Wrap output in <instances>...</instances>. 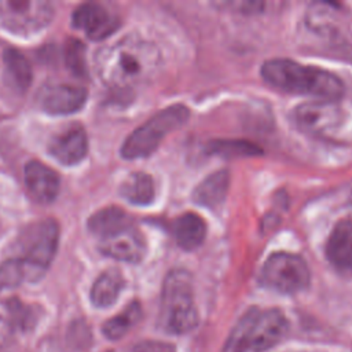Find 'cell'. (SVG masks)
Masks as SVG:
<instances>
[{
  "instance_id": "2",
  "label": "cell",
  "mask_w": 352,
  "mask_h": 352,
  "mask_svg": "<svg viewBox=\"0 0 352 352\" xmlns=\"http://www.w3.org/2000/svg\"><path fill=\"white\" fill-rule=\"evenodd\" d=\"M261 76L271 87L283 92L308 95L318 100L336 102L344 95V82L333 73L290 59H270L261 66Z\"/></svg>"
},
{
  "instance_id": "23",
  "label": "cell",
  "mask_w": 352,
  "mask_h": 352,
  "mask_svg": "<svg viewBox=\"0 0 352 352\" xmlns=\"http://www.w3.org/2000/svg\"><path fill=\"white\" fill-rule=\"evenodd\" d=\"M142 318V308L138 301H132L125 309L113 316L111 319L106 320L102 331L106 338L109 340H120L124 337Z\"/></svg>"
},
{
  "instance_id": "18",
  "label": "cell",
  "mask_w": 352,
  "mask_h": 352,
  "mask_svg": "<svg viewBox=\"0 0 352 352\" xmlns=\"http://www.w3.org/2000/svg\"><path fill=\"white\" fill-rule=\"evenodd\" d=\"M230 176L226 170H219L208 176L202 183H199L192 194V199L202 206L216 208L219 206L228 190Z\"/></svg>"
},
{
  "instance_id": "24",
  "label": "cell",
  "mask_w": 352,
  "mask_h": 352,
  "mask_svg": "<svg viewBox=\"0 0 352 352\" xmlns=\"http://www.w3.org/2000/svg\"><path fill=\"white\" fill-rule=\"evenodd\" d=\"M210 153L223 157H248V155H257L260 148L249 142H239V140H221L213 142L210 144Z\"/></svg>"
},
{
  "instance_id": "8",
  "label": "cell",
  "mask_w": 352,
  "mask_h": 352,
  "mask_svg": "<svg viewBox=\"0 0 352 352\" xmlns=\"http://www.w3.org/2000/svg\"><path fill=\"white\" fill-rule=\"evenodd\" d=\"M59 230L54 220H41L28 227L21 239L22 258L45 272L58 248Z\"/></svg>"
},
{
  "instance_id": "20",
  "label": "cell",
  "mask_w": 352,
  "mask_h": 352,
  "mask_svg": "<svg viewBox=\"0 0 352 352\" xmlns=\"http://www.w3.org/2000/svg\"><path fill=\"white\" fill-rule=\"evenodd\" d=\"M132 224V219L120 208L102 209L88 220L89 231L98 235L99 239Z\"/></svg>"
},
{
  "instance_id": "30",
  "label": "cell",
  "mask_w": 352,
  "mask_h": 352,
  "mask_svg": "<svg viewBox=\"0 0 352 352\" xmlns=\"http://www.w3.org/2000/svg\"><path fill=\"white\" fill-rule=\"evenodd\" d=\"M349 204H351V208H352V194H351V198H349Z\"/></svg>"
},
{
  "instance_id": "6",
  "label": "cell",
  "mask_w": 352,
  "mask_h": 352,
  "mask_svg": "<svg viewBox=\"0 0 352 352\" xmlns=\"http://www.w3.org/2000/svg\"><path fill=\"white\" fill-rule=\"evenodd\" d=\"M309 279V270L304 258L285 252L271 254L260 272L261 285L282 294L302 292L308 287Z\"/></svg>"
},
{
  "instance_id": "22",
  "label": "cell",
  "mask_w": 352,
  "mask_h": 352,
  "mask_svg": "<svg viewBox=\"0 0 352 352\" xmlns=\"http://www.w3.org/2000/svg\"><path fill=\"white\" fill-rule=\"evenodd\" d=\"M155 188L150 175L132 173L121 186V195L133 205H148L154 199Z\"/></svg>"
},
{
  "instance_id": "5",
  "label": "cell",
  "mask_w": 352,
  "mask_h": 352,
  "mask_svg": "<svg viewBox=\"0 0 352 352\" xmlns=\"http://www.w3.org/2000/svg\"><path fill=\"white\" fill-rule=\"evenodd\" d=\"M188 117L190 110L183 104H173L158 111L125 139L121 147V155L126 160L150 155L164 138L180 128Z\"/></svg>"
},
{
  "instance_id": "7",
  "label": "cell",
  "mask_w": 352,
  "mask_h": 352,
  "mask_svg": "<svg viewBox=\"0 0 352 352\" xmlns=\"http://www.w3.org/2000/svg\"><path fill=\"white\" fill-rule=\"evenodd\" d=\"M54 10L48 1L8 0L0 3V21L11 32L26 34L43 29L52 19Z\"/></svg>"
},
{
  "instance_id": "11",
  "label": "cell",
  "mask_w": 352,
  "mask_h": 352,
  "mask_svg": "<svg viewBox=\"0 0 352 352\" xmlns=\"http://www.w3.org/2000/svg\"><path fill=\"white\" fill-rule=\"evenodd\" d=\"M99 250L116 260L139 263L144 257L146 243L140 231L132 224L100 238Z\"/></svg>"
},
{
  "instance_id": "15",
  "label": "cell",
  "mask_w": 352,
  "mask_h": 352,
  "mask_svg": "<svg viewBox=\"0 0 352 352\" xmlns=\"http://www.w3.org/2000/svg\"><path fill=\"white\" fill-rule=\"evenodd\" d=\"M326 256L336 268L352 272V220L336 224L326 243Z\"/></svg>"
},
{
  "instance_id": "21",
  "label": "cell",
  "mask_w": 352,
  "mask_h": 352,
  "mask_svg": "<svg viewBox=\"0 0 352 352\" xmlns=\"http://www.w3.org/2000/svg\"><path fill=\"white\" fill-rule=\"evenodd\" d=\"M3 58L11 85L19 92L26 91L32 82V67L26 56L15 48H7Z\"/></svg>"
},
{
  "instance_id": "3",
  "label": "cell",
  "mask_w": 352,
  "mask_h": 352,
  "mask_svg": "<svg viewBox=\"0 0 352 352\" xmlns=\"http://www.w3.org/2000/svg\"><path fill=\"white\" fill-rule=\"evenodd\" d=\"M289 322L276 308H250L231 330L223 352H265L287 333Z\"/></svg>"
},
{
  "instance_id": "12",
  "label": "cell",
  "mask_w": 352,
  "mask_h": 352,
  "mask_svg": "<svg viewBox=\"0 0 352 352\" xmlns=\"http://www.w3.org/2000/svg\"><path fill=\"white\" fill-rule=\"evenodd\" d=\"M87 100V91L82 87L55 84L45 87L40 96V104L45 113L63 116L78 111Z\"/></svg>"
},
{
  "instance_id": "1",
  "label": "cell",
  "mask_w": 352,
  "mask_h": 352,
  "mask_svg": "<svg viewBox=\"0 0 352 352\" xmlns=\"http://www.w3.org/2000/svg\"><path fill=\"white\" fill-rule=\"evenodd\" d=\"M162 65L160 50L138 36H126L100 48L95 67L100 80L117 89H131L148 82Z\"/></svg>"
},
{
  "instance_id": "28",
  "label": "cell",
  "mask_w": 352,
  "mask_h": 352,
  "mask_svg": "<svg viewBox=\"0 0 352 352\" xmlns=\"http://www.w3.org/2000/svg\"><path fill=\"white\" fill-rule=\"evenodd\" d=\"M11 337V323L10 320L0 316V351L7 345Z\"/></svg>"
},
{
  "instance_id": "27",
  "label": "cell",
  "mask_w": 352,
  "mask_h": 352,
  "mask_svg": "<svg viewBox=\"0 0 352 352\" xmlns=\"http://www.w3.org/2000/svg\"><path fill=\"white\" fill-rule=\"evenodd\" d=\"M128 352H176V348L169 342L147 340L132 345Z\"/></svg>"
},
{
  "instance_id": "29",
  "label": "cell",
  "mask_w": 352,
  "mask_h": 352,
  "mask_svg": "<svg viewBox=\"0 0 352 352\" xmlns=\"http://www.w3.org/2000/svg\"><path fill=\"white\" fill-rule=\"evenodd\" d=\"M297 352H323V351H297Z\"/></svg>"
},
{
  "instance_id": "10",
  "label": "cell",
  "mask_w": 352,
  "mask_h": 352,
  "mask_svg": "<svg viewBox=\"0 0 352 352\" xmlns=\"http://www.w3.org/2000/svg\"><path fill=\"white\" fill-rule=\"evenodd\" d=\"M73 26L82 30L91 40L99 41L110 36L120 26V21L107 8L98 3L78 6L72 16Z\"/></svg>"
},
{
  "instance_id": "14",
  "label": "cell",
  "mask_w": 352,
  "mask_h": 352,
  "mask_svg": "<svg viewBox=\"0 0 352 352\" xmlns=\"http://www.w3.org/2000/svg\"><path fill=\"white\" fill-rule=\"evenodd\" d=\"M88 151V139L82 128L74 126L55 136L50 143V153L63 165L80 162Z\"/></svg>"
},
{
  "instance_id": "13",
  "label": "cell",
  "mask_w": 352,
  "mask_h": 352,
  "mask_svg": "<svg viewBox=\"0 0 352 352\" xmlns=\"http://www.w3.org/2000/svg\"><path fill=\"white\" fill-rule=\"evenodd\" d=\"M25 183L32 195L40 202H51L59 191V177L55 170L40 161H29L25 165Z\"/></svg>"
},
{
  "instance_id": "19",
  "label": "cell",
  "mask_w": 352,
  "mask_h": 352,
  "mask_svg": "<svg viewBox=\"0 0 352 352\" xmlns=\"http://www.w3.org/2000/svg\"><path fill=\"white\" fill-rule=\"evenodd\" d=\"M124 278L117 270H107L92 285L91 301L98 308H107L116 302L122 287Z\"/></svg>"
},
{
  "instance_id": "25",
  "label": "cell",
  "mask_w": 352,
  "mask_h": 352,
  "mask_svg": "<svg viewBox=\"0 0 352 352\" xmlns=\"http://www.w3.org/2000/svg\"><path fill=\"white\" fill-rule=\"evenodd\" d=\"M65 60L70 72L78 77L87 74L85 65V47L80 40L69 38L65 47Z\"/></svg>"
},
{
  "instance_id": "26",
  "label": "cell",
  "mask_w": 352,
  "mask_h": 352,
  "mask_svg": "<svg viewBox=\"0 0 352 352\" xmlns=\"http://www.w3.org/2000/svg\"><path fill=\"white\" fill-rule=\"evenodd\" d=\"M8 312L11 316V324H16L21 329H30L34 323V311L32 307L25 305L18 300L8 301Z\"/></svg>"
},
{
  "instance_id": "9",
  "label": "cell",
  "mask_w": 352,
  "mask_h": 352,
  "mask_svg": "<svg viewBox=\"0 0 352 352\" xmlns=\"http://www.w3.org/2000/svg\"><path fill=\"white\" fill-rule=\"evenodd\" d=\"M294 120L302 131L314 135H324L340 125L341 110L336 102H309L296 109Z\"/></svg>"
},
{
  "instance_id": "4",
  "label": "cell",
  "mask_w": 352,
  "mask_h": 352,
  "mask_svg": "<svg viewBox=\"0 0 352 352\" xmlns=\"http://www.w3.org/2000/svg\"><path fill=\"white\" fill-rule=\"evenodd\" d=\"M191 275L186 270H172L162 286L160 327L170 334H186L198 324Z\"/></svg>"
},
{
  "instance_id": "17",
  "label": "cell",
  "mask_w": 352,
  "mask_h": 352,
  "mask_svg": "<svg viewBox=\"0 0 352 352\" xmlns=\"http://www.w3.org/2000/svg\"><path fill=\"white\" fill-rule=\"evenodd\" d=\"M44 271L32 265L22 257L10 258L0 265V292L18 287L23 282H36Z\"/></svg>"
},
{
  "instance_id": "16",
  "label": "cell",
  "mask_w": 352,
  "mask_h": 352,
  "mask_svg": "<svg viewBox=\"0 0 352 352\" xmlns=\"http://www.w3.org/2000/svg\"><path fill=\"white\" fill-rule=\"evenodd\" d=\"M172 230L177 245L186 250L197 249L206 235V227L202 217L192 212L179 216L173 223Z\"/></svg>"
}]
</instances>
